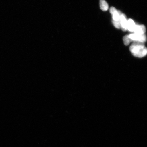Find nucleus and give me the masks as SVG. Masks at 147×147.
<instances>
[{
	"label": "nucleus",
	"mask_w": 147,
	"mask_h": 147,
	"mask_svg": "<svg viewBox=\"0 0 147 147\" xmlns=\"http://www.w3.org/2000/svg\"><path fill=\"white\" fill-rule=\"evenodd\" d=\"M144 43L143 42L135 41L134 42L129 48V50L133 55L137 54L141 49L145 47Z\"/></svg>",
	"instance_id": "nucleus-1"
},
{
	"label": "nucleus",
	"mask_w": 147,
	"mask_h": 147,
	"mask_svg": "<svg viewBox=\"0 0 147 147\" xmlns=\"http://www.w3.org/2000/svg\"><path fill=\"white\" fill-rule=\"evenodd\" d=\"M128 36L133 42L139 41L144 43L147 40L146 36L145 34L139 35L134 33L129 35Z\"/></svg>",
	"instance_id": "nucleus-2"
},
{
	"label": "nucleus",
	"mask_w": 147,
	"mask_h": 147,
	"mask_svg": "<svg viewBox=\"0 0 147 147\" xmlns=\"http://www.w3.org/2000/svg\"><path fill=\"white\" fill-rule=\"evenodd\" d=\"M120 20L121 25V29L123 32L127 30V20L125 15L122 13L120 16Z\"/></svg>",
	"instance_id": "nucleus-3"
},
{
	"label": "nucleus",
	"mask_w": 147,
	"mask_h": 147,
	"mask_svg": "<svg viewBox=\"0 0 147 147\" xmlns=\"http://www.w3.org/2000/svg\"><path fill=\"white\" fill-rule=\"evenodd\" d=\"M146 30V28L143 25H136L134 32L135 34L139 35L144 34Z\"/></svg>",
	"instance_id": "nucleus-4"
},
{
	"label": "nucleus",
	"mask_w": 147,
	"mask_h": 147,
	"mask_svg": "<svg viewBox=\"0 0 147 147\" xmlns=\"http://www.w3.org/2000/svg\"><path fill=\"white\" fill-rule=\"evenodd\" d=\"M147 55V48L146 47H145L141 50L138 52L137 54H134V56L138 58H142L146 56Z\"/></svg>",
	"instance_id": "nucleus-5"
},
{
	"label": "nucleus",
	"mask_w": 147,
	"mask_h": 147,
	"mask_svg": "<svg viewBox=\"0 0 147 147\" xmlns=\"http://www.w3.org/2000/svg\"><path fill=\"white\" fill-rule=\"evenodd\" d=\"M135 23L131 19L127 20V29L130 32H134V29L136 26Z\"/></svg>",
	"instance_id": "nucleus-6"
},
{
	"label": "nucleus",
	"mask_w": 147,
	"mask_h": 147,
	"mask_svg": "<svg viewBox=\"0 0 147 147\" xmlns=\"http://www.w3.org/2000/svg\"><path fill=\"white\" fill-rule=\"evenodd\" d=\"M100 6L101 10L104 11H107L109 8L108 3L105 0H100Z\"/></svg>",
	"instance_id": "nucleus-7"
},
{
	"label": "nucleus",
	"mask_w": 147,
	"mask_h": 147,
	"mask_svg": "<svg viewBox=\"0 0 147 147\" xmlns=\"http://www.w3.org/2000/svg\"><path fill=\"white\" fill-rule=\"evenodd\" d=\"M120 11L117 10L113 15V20L115 21H119L120 19V16L122 14Z\"/></svg>",
	"instance_id": "nucleus-8"
},
{
	"label": "nucleus",
	"mask_w": 147,
	"mask_h": 147,
	"mask_svg": "<svg viewBox=\"0 0 147 147\" xmlns=\"http://www.w3.org/2000/svg\"><path fill=\"white\" fill-rule=\"evenodd\" d=\"M123 41L124 45L126 46H127L129 45V44L131 42H133V41L129 37L128 35H126L123 38Z\"/></svg>",
	"instance_id": "nucleus-9"
},
{
	"label": "nucleus",
	"mask_w": 147,
	"mask_h": 147,
	"mask_svg": "<svg viewBox=\"0 0 147 147\" xmlns=\"http://www.w3.org/2000/svg\"><path fill=\"white\" fill-rule=\"evenodd\" d=\"M112 23L114 26L117 29L121 28V25L120 19L117 21H114L113 20H112Z\"/></svg>",
	"instance_id": "nucleus-10"
},
{
	"label": "nucleus",
	"mask_w": 147,
	"mask_h": 147,
	"mask_svg": "<svg viewBox=\"0 0 147 147\" xmlns=\"http://www.w3.org/2000/svg\"><path fill=\"white\" fill-rule=\"evenodd\" d=\"M109 11L110 14L113 15L117 11V9L114 7H112L110 8Z\"/></svg>",
	"instance_id": "nucleus-11"
}]
</instances>
